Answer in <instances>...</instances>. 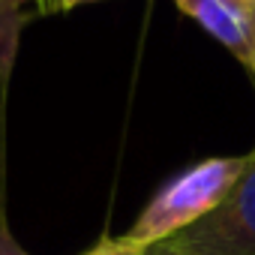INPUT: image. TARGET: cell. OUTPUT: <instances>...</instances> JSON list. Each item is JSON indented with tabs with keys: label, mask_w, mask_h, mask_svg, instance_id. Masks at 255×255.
<instances>
[{
	"label": "cell",
	"mask_w": 255,
	"mask_h": 255,
	"mask_svg": "<svg viewBox=\"0 0 255 255\" xmlns=\"http://www.w3.org/2000/svg\"><path fill=\"white\" fill-rule=\"evenodd\" d=\"M243 162L246 156H210L186 168L153 195V201L138 213L126 237L150 249L195 225L228 195V189L243 171Z\"/></svg>",
	"instance_id": "obj_1"
},
{
	"label": "cell",
	"mask_w": 255,
	"mask_h": 255,
	"mask_svg": "<svg viewBox=\"0 0 255 255\" xmlns=\"http://www.w3.org/2000/svg\"><path fill=\"white\" fill-rule=\"evenodd\" d=\"M183 255H255V150L228 195L195 225L162 240Z\"/></svg>",
	"instance_id": "obj_2"
},
{
	"label": "cell",
	"mask_w": 255,
	"mask_h": 255,
	"mask_svg": "<svg viewBox=\"0 0 255 255\" xmlns=\"http://www.w3.org/2000/svg\"><path fill=\"white\" fill-rule=\"evenodd\" d=\"M174 3L249 69L255 48V6L243 0H174Z\"/></svg>",
	"instance_id": "obj_3"
},
{
	"label": "cell",
	"mask_w": 255,
	"mask_h": 255,
	"mask_svg": "<svg viewBox=\"0 0 255 255\" xmlns=\"http://www.w3.org/2000/svg\"><path fill=\"white\" fill-rule=\"evenodd\" d=\"M27 6H36L42 12V0H0V57H3V63H9V57H12L15 33L24 24Z\"/></svg>",
	"instance_id": "obj_4"
},
{
	"label": "cell",
	"mask_w": 255,
	"mask_h": 255,
	"mask_svg": "<svg viewBox=\"0 0 255 255\" xmlns=\"http://www.w3.org/2000/svg\"><path fill=\"white\" fill-rule=\"evenodd\" d=\"M81 255H150V249L132 243L126 234H120V237H102L96 246H90Z\"/></svg>",
	"instance_id": "obj_5"
},
{
	"label": "cell",
	"mask_w": 255,
	"mask_h": 255,
	"mask_svg": "<svg viewBox=\"0 0 255 255\" xmlns=\"http://www.w3.org/2000/svg\"><path fill=\"white\" fill-rule=\"evenodd\" d=\"M0 255H27L24 246L12 237V231H9V225L3 219H0Z\"/></svg>",
	"instance_id": "obj_6"
},
{
	"label": "cell",
	"mask_w": 255,
	"mask_h": 255,
	"mask_svg": "<svg viewBox=\"0 0 255 255\" xmlns=\"http://www.w3.org/2000/svg\"><path fill=\"white\" fill-rule=\"evenodd\" d=\"M81 3H93V0H42V12H66Z\"/></svg>",
	"instance_id": "obj_7"
},
{
	"label": "cell",
	"mask_w": 255,
	"mask_h": 255,
	"mask_svg": "<svg viewBox=\"0 0 255 255\" xmlns=\"http://www.w3.org/2000/svg\"><path fill=\"white\" fill-rule=\"evenodd\" d=\"M150 255H183V252H177L168 243H156V246H150Z\"/></svg>",
	"instance_id": "obj_8"
},
{
	"label": "cell",
	"mask_w": 255,
	"mask_h": 255,
	"mask_svg": "<svg viewBox=\"0 0 255 255\" xmlns=\"http://www.w3.org/2000/svg\"><path fill=\"white\" fill-rule=\"evenodd\" d=\"M249 72H252V78H255V48H252V63H249Z\"/></svg>",
	"instance_id": "obj_9"
},
{
	"label": "cell",
	"mask_w": 255,
	"mask_h": 255,
	"mask_svg": "<svg viewBox=\"0 0 255 255\" xmlns=\"http://www.w3.org/2000/svg\"><path fill=\"white\" fill-rule=\"evenodd\" d=\"M243 3H249V6H255V0H243Z\"/></svg>",
	"instance_id": "obj_10"
}]
</instances>
